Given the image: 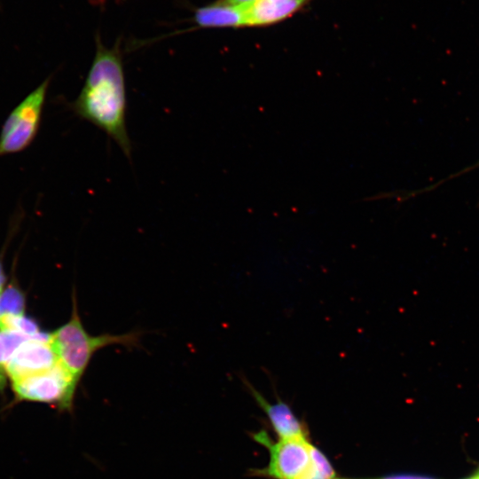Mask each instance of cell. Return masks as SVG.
<instances>
[{"label": "cell", "mask_w": 479, "mask_h": 479, "mask_svg": "<svg viewBox=\"0 0 479 479\" xmlns=\"http://www.w3.org/2000/svg\"><path fill=\"white\" fill-rule=\"evenodd\" d=\"M50 79L31 91L6 118L0 132V156L20 153L34 141L40 128Z\"/></svg>", "instance_id": "cell-4"}, {"label": "cell", "mask_w": 479, "mask_h": 479, "mask_svg": "<svg viewBox=\"0 0 479 479\" xmlns=\"http://www.w3.org/2000/svg\"><path fill=\"white\" fill-rule=\"evenodd\" d=\"M5 282V276L3 270V264L0 260V294L4 291V285Z\"/></svg>", "instance_id": "cell-14"}, {"label": "cell", "mask_w": 479, "mask_h": 479, "mask_svg": "<svg viewBox=\"0 0 479 479\" xmlns=\"http://www.w3.org/2000/svg\"><path fill=\"white\" fill-rule=\"evenodd\" d=\"M27 339L14 332L0 330V389L4 384L6 364L17 348Z\"/></svg>", "instance_id": "cell-10"}, {"label": "cell", "mask_w": 479, "mask_h": 479, "mask_svg": "<svg viewBox=\"0 0 479 479\" xmlns=\"http://www.w3.org/2000/svg\"><path fill=\"white\" fill-rule=\"evenodd\" d=\"M258 442L271 450V462L265 474L277 479H331L330 472L313 461L311 444L304 436L282 438L273 444L259 433Z\"/></svg>", "instance_id": "cell-3"}, {"label": "cell", "mask_w": 479, "mask_h": 479, "mask_svg": "<svg viewBox=\"0 0 479 479\" xmlns=\"http://www.w3.org/2000/svg\"><path fill=\"white\" fill-rule=\"evenodd\" d=\"M0 330L14 332L29 339L43 334L38 325L24 315L0 318Z\"/></svg>", "instance_id": "cell-11"}, {"label": "cell", "mask_w": 479, "mask_h": 479, "mask_svg": "<svg viewBox=\"0 0 479 479\" xmlns=\"http://www.w3.org/2000/svg\"><path fill=\"white\" fill-rule=\"evenodd\" d=\"M72 303V313L69 320L50 333V343L59 365L78 385L90 359L98 350L115 344L135 346L138 342L139 334L130 332L121 334L91 335L86 331L80 318L75 294Z\"/></svg>", "instance_id": "cell-2"}, {"label": "cell", "mask_w": 479, "mask_h": 479, "mask_svg": "<svg viewBox=\"0 0 479 479\" xmlns=\"http://www.w3.org/2000/svg\"><path fill=\"white\" fill-rule=\"evenodd\" d=\"M242 381L256 403L266 412L274 428L282 438L304 436L303 430L290 408L281 400L271 404L243 377Z\"/></svg>", "instance_id": "cell-8"}, {"label": "cell", "mask_w": 479, "mask_h": 479, "mask_svg": "<svg viewBox=\"0 0 479 479\" xmlns=\"http://www.w3.org/2000/svg\"><path fill=\"white\" fill-rule=\"evenodd\" d=\"M194 23L200 27H237L244 26L239 5L223 0L199 7L193 15Z\"/></svg>", "instance_id": "cell-9"}, {"label": "cell", "mask_w": 479, "mask_h": 479, "mask_svg": "<svg viewBox=\"0 0 479 479\" xmlns=\"http://www.w3.org/2000/svg\"><path fill=\"white\" fill-rule=\"evenodd\" d=\"M384 479H432V478L422 477V476H413V475H397V476L387 477Z\"/></svg>", "instance_id": "cell-13"}, {"label": "cell", "mask_w": 479, "mask_h": 479, "mask_svg": "<svg viewBox=\"0 0 479 479\" xmlns=\"http://www.w3.org/2000/svg\"><path fill=\"white\" fill-rule=\"evenodd\" d=\"M11 382L18 400L54 404L61 410L72 407L77 387L59 363L51 369Z\"/></svg>", "instance_id": "cell-5"}, {"label": "cell", "mask_w": 479, "mask_h": 479, "mask_svg": "<svg viewBox=\"0 0 479 479\" xmlns=\"http://www.w3.org/2000/svg\"><path fill=\"white\" fill-rule=\"evenodd\" d=\"M228 4H233V5H239L246 3H249L254 0H223Z\"/></svg>", "instance_id": "cell-15"}, {"label": "cell", "mask_w": 479, "mask_h": 479, "mask_svg": "<svg viewBox=\"0 0 479 479\" xmlns=\"http://www.w3.org/2000/svg\"><path fill=\"white\" fill-rule=\"evenodd\" d=\"M25 296L13 286L8 287L0 294V318L24 315Z\"/></svg>", "instance_id": "cell-12"}, {"label": "cell", "mask_w": 479, "mask_h": 479, "mask_svg": "<svg viewBox=\"0 0 479 479\" xmlns=\"http://www.w3.org/2000/svg\"><path fill=\"white\" fill-rule=\"evenodd\" d=\"M58 359L50 343V333L24 341L14 351L5 366V374L15 381L51 369Z\"/></svg>", "instance_id": "cell-6"}, {"label": "cell", "mask_w": 479, "mask_h": 479, "mask_svg": "<svg viewBox=\"0 0 479 479\" xmlns=\"http://www.w3.org/2000/svg\"><path fill=\"white\" fill-rule=\"evenodd\" d=\"M473 479H479V469L478 471L471 477Z\"/></svg>", "instance_id": "cell-16"}, {"label": "cell", "mask_w": 479, "mask_h": 479, "mask_svg": "<svg viewBox=\"0 0 479 479\" xmlns=\"http://www.w3.org/2000/svg\"><path fill=\"white\" fill-rule=\"evenodd\" d=\"M468 479H473V478L470 477V478H468Z\"/></svg>", "instance_id": "cell-17"}, {"label": "cell", "mask_w": 479, "mask_h": 479, "mask_svg": "<svg viewBox=\"0 0 479 479\" xmlns=\"http://www.w3.org/2000/svg\"><path fill=\"white\" fill-rule=\"evenodd\" d=\"M308 0H254L239 4L244 26L270 25L298 11Z\"/></svg>", "instance_id": "cell-7"}, {"label": "cell", "mask_w": 479, "mask_h": 479, "mask_svg": "<svg viewBox=\"0 0 479 479\" xmlns=\"http://www.w3.org/2000/svg\"><path fill=\"white\" fill-rule=\"evenodd\" d=\"M74 113L103 130L130 160L132 145L126 127L127 97L120 41L108 48L96 37V51Z\"/></svg>", "instance_id": "cell-1"}]
</instances>
